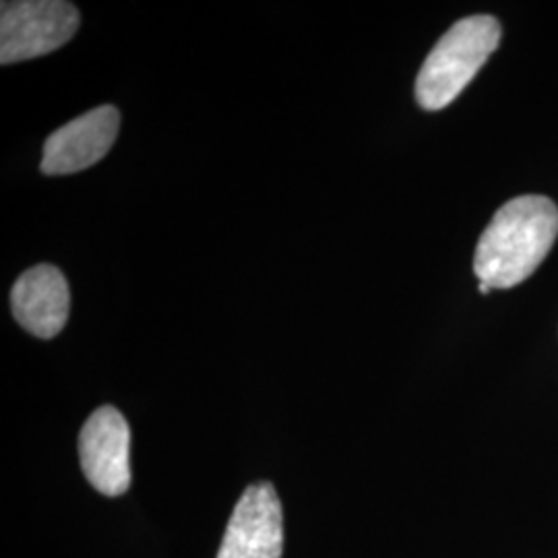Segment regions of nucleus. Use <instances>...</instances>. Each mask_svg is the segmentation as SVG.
Listing matches in <instances>:
<instances>
[{"mask_svg": "<svg viewBox=\"0 0 558 558\" xmlns=\"http://www.w3.org/2000/svg\"><path fill=\"white\" fill-rule=\"evenodd\" d=\"M119 126L120 114L114 106H100L71 120L46 141L41 172L62 177L98 163L112 149Z\"/></svg>", "mask_w": 558, "mask_h": 558, "instance_id": "nucleus-6", "label": "nucleus"}, {"mask_svg": "<svg viewBox=\"0 0 558 558\" xmlns=\"http://www.w3.org/2000/svg\"><path fill=\"white\" fill-rule=\"evenodd\" d=\"M500 23L490 15H474L451 25L424 60L416 80V100L424 110H442L476 77L497 50Z\"/></svg>", "mask_w": 558, "mask_h": 558, "instance_id": "nucleus-2", "label": "nucleus"}, {"mask_svg": "<svg viewBox=\"0 0 558 558\" xmlns=\"http://www.w3.org/2000/svg\"><path fill=\"white\" fill-rule=\"evenodd\" d=\"M11 308L21 327L32 336H59L71 308V292L62 271L52 265H36L21 274L11 292Z\"/></svg>", "mask_w": 558, "mask_h": 558, "instance_id": "nucleus-7", "label": "nucleus"}, {"mask_svg": "<svg viewBox=\"0 0 558 558\" xmlns=\"http://www.w3.org/2000/svg\"><path fill=\"white\" fill-rule=\"evenodd\" d=\"M80 27V11L62 0L2 2L0 62L38 59L64 46Z\"/></svg>", "mask_w": 558, "mask_h": 558, "instance_id": "nucleus-3", "label": "nucleus"}, {"mask_svg": "<svg viewBox=\"0 0 558 558\" xmlns=\"http://www.w3.org/2000/svg\"><path fill=\"white\" fill-rule=\"evenodd\" d=\"M131 428L112 405H101L83 424L81 468L87 482L106 497H120L131 486Z\"/></svg>", "mask_w": 558, "mask_h": 558, "instance_id": "nucleus-4", "label": "nucleus"}, {"mask_svg": "<svg viewBox=\"0 0 558 558\" xmlns=\"http://www.w3.org/2000/svg\"><path fill=\"white\" fill-rule=\"evenodd\" d=\"M283 513L274 484L259 482L240 497L218 558H281Z\"/></svg>", "mask_w": 558, "mask_h": 558, "instance_id": "nucleus-5", "label": "nucleus"}, {"mask_svg": "<svg viewBox=\"0 0 558 558\" xmlns=\"http://www.w3.org/2000/svg\"><path fill=\"white\" fill-rule=\"evenodd\" d=\"M558 236V207L539 195L509 201L480 236L474 274L490 288H513L546 259Z\"/></svg>", "mask_w": 558, "mask_h": 558, "instance_id": "nucleus-1", "label": "nucleus"}]
</instances>
